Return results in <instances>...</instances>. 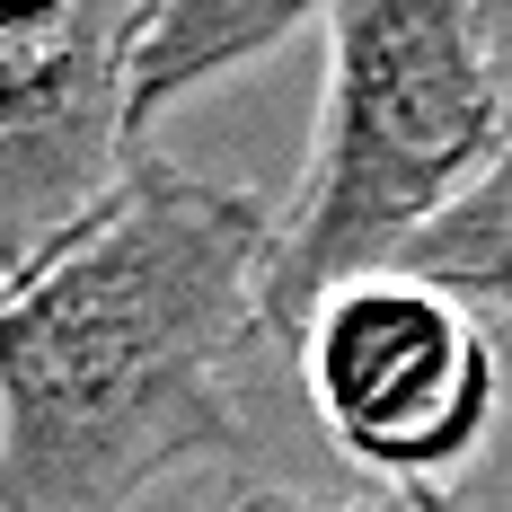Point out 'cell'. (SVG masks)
<instances>
[{"mask_svg":"<svg viewBox=\"0 0 512 512\" xmlns=\"http://www.w3.org/2000/svg\"><path fill=\"white\" fill-rule=\"evenodd\" d=\"M274 230L248 186L142 151L53 256L0 283V512H133L248 442Z\"/></svg>","mask_w":512,"mask_h":512,"instance_id":"obj_1","label":"cell"},{"mask_svg":"<svg viewBox=\"0 0 512 512\" xmlns=\"http://www.w3.org/2000/svg\"><path fill=\"white\" fill-rule=\"evenodd\" d=\"M512 89L486 0H336L301 186L274 230L265 336L301 345L318 301L398 274L407 248L495 177Z\"/></svg>","mask_w":512,"mask_h":512,"instance_id":"obj_2","label":"cell"},{"mask_svg":"<svg viewBox=\"0 0 512 512\" xmlns=\"http://www.w3.org/2000/svg\"><path fill=\"white\" fill-rule=\"evenodd\" d=\"M301 389L327 442L354 468L389 477V495L442 504V486L477 468L504 415V354L477 309L424 274H371L318 301L301 327Z\"/></svg>","mask_w":512,"mask_h":512,"instance_id":"obj_3","label":"cell"},{"mask_svg":"<svg viewBox=\"0 0 512 512\" xmlns=\"http://www.w3.org/2000/svg\"><path fill=\"white\" fill-rule=\"evenodd\" d=\"M151 0H89L62 36L0 45V283L53 256L133 168V62Z\"/></svg>","mask_w":512,"mask_h":512,"instance_id":"obj_4","label":"cell"},{"mask_svg":"<svg viewBox=\"0 0 512 512\" xmlns=\"http://www.w3.org/2000/svg\"><path fill=\"white\" fill-rule=\"evenodd\" d=\"M318 9H336V0H151L142 62H133V133L159 124L177 98L265 62L283 36H301Z\"/></svg>","mask_w":512,"mask_h":512,"instance_id":"obj_5","label":"cell"},{"mask_svg":"<svg viewBox=\"0 0 512 512\" xmlns=\"http://www.w3.org/2000/svg\"><path fill=\"white\" fill-rule=\"evenodd\" d=\"M407 274L460 292L468 309L512 318V151L495 159V177H486L451 221H433V230L407 248Z\"/></svg>","mask_w":512,"mask_h":512,"instance_id":"obj_6","label":"cell"},{"mask_svg":"<svg viewBox=\"0 0 512 512\" xmlns=\"http://www.w3.org/2000/svg\"><path fill=\"white\" fill-rule=\"evenodd\" d=\"M212 512H460V504H415V495H318V486H239Z\"/></svg>","mask_w":512,"mask_h":512,"instance_id":"obj_7","label":"cell"},{"mask_svg":"<svg viewBox=\"0 0 512 512\" xmlns=\"http://www.w3.org/2000/svg\"><path fill=\"white\" fill-rule=\"evenodd\" d=\"M89 0H0V45H36V36H62Z\"/></svg>","mask_w":512,"mask_h":512,"instance_id":"obj_8","label":"cell"}]
</instances>
